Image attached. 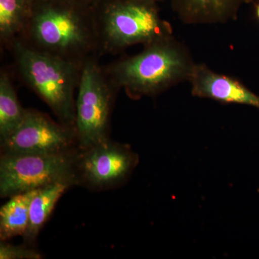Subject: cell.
<instances>
[{
	"label": "cell",
	"mask_w": 259,
	"mask_h": 259,
	"mask_svg": "<svg viewBox=\"0 0 259 259\" xmlns=\"http://www.w3.org/2000/svg\"><path fill=\"white\" fill-rule=\"evenodd\" d=\"M195 64L189 48L171 35L116 63L110 77L113 86L124 89L131 98L153 97L188 81Z\"/></svg>",
	"instance_id": "6da1fadb"
},
{
	"label": "cell",
	"mask_w": 259,
	"mask_h": 259,
	"mask_svg": "<svg viewBox=\"0 0 259 259\" xmlns=\"http://www.w3.org/2000/svg\"><path fill=\"white\" fill-rule=\"evenodd\" d=\"M25 32L33 49L76 61L99 40L97 23L71 0H33Z\"/></svg>",
	"instance_id": "7a4b0ae2"
},
{
	"label": "cell",
	"mask_w": 259,
	"mask_h": 259,
	"mask_svg": "<svg viewBox=\"0 0 259 259\" xmlns=\"http://www.w3.org/2000/svg\"><path fill=\"white\" fill-rule=\"evenodd\" d=\"M20 72L30 88L50 107L61 123L75 129L76 100L82 64L67 59L15 44ZM76 130V129H75Z\"/></svg>",
	"instance_id": "3957f363"
},
{
	"label": "cell",
	"mask_w": 259,
	"mask_h": 259,
	"mask_svg": "<svg viewBox=\"0 0 259 259\" xmlns=\"http://www.w3.org/2000/svg\"><path fill=\"white\" fill-rule=\"evenodd\" d=\"M97 23L99 40L108 50L146 44L173 35L156 3L144 0H118L109 5Z\"/></svg>",
	"instance_id": "277c9868"
},
{
	"label": "cell",
	"mask_w": 259,
	"mask_h": 259,
	"mask_svg": "<svg viewBox=\"0 0 259 259\" xmlns=\"http://www.w3.org/2000/svg\"><path fill=\"white\" fill-rule=\"evenodd\" d=\"M79 150L61 153H1L0 197L10 198L58 182L76 186L75 163Z\"/></svg>",
	"instance_id": "5b68a950"
},
{
	"label": "cell",
	"mask_w": 259,
	"mask_h": 259,
	"mask_svg": "<svg viewBox=\"0 0 259 259\" xmlns=\"http://www.w3.org/2000/svg\"><path fill=\"white\" fill-rule=\"evenodd\" d=\"M113 94L111 85L97 64L89 60L83 63L75 122L79 149H86L110 139Z\"/></svg>",
	"instance_id": "8992f818"
},
{
	"label": "cell",
	"mask_w": 259,
	"mask_h": 259,
	"mask_svg": "<svg viewBox=\"0 0 259 259\" xmlns=\"http://www.w3.org/2000/svg\"><path fill=\"white\" fill-rule=\"evenodd\" d=\"M139 163L129 145L110 139L86 149H79L75 163L76 186L105 191L125 185Z\"/></svg>",
	"instance_id": "52a82bcc"
},
{
	"label": "cell",
	"mask_w": 259,
	"mask_h": 259,
	"mask_svg": "<svg viewBox=\"0 0 259 259\" xmlns=\"http://www.w3.org/2000/svg\"><path fill=\"white\" fill-rule=\"evenodd\" d=\"M1 153H61L79 149L76 130L27 110L18 127L0 141Z\"/></svg>",
	"instance_id": "ba28073f"
},
{
	"label": "cell",
	"mask_w": 259,
	"mask_h": 259,
	"mask_svg": "<svg viewBox=\"0 0 259 259\" xmlns=\"http://www.w3.org/2000/svg\"><path fill=\"white\" fill-rule=\"evenodd\" d=\"M188 82L192 96L226 104H237L259 110V95L239 80L220 74L207 64L194 65Z\"/></svg>",
	"instance_id": "9c48e42d"
},
{
	"label": "cell",
	"mask_w": 259,
	"mask_h": 259,
	"mask_svg": "<svg viewBox=\"0 0 259 259\" xmlns=\"http://www.w3.org/2000/svg\"><path fill=\"white\" fill-rule=\"evenodd\" d=\"M253 1L171 0V6L182 23L192 25H215L234 21L241 8Z\"/></svg>",
	"instance_id": "30bf717a"
},
{
	"label": "cell",
	"mask_w": 259,
	"mask_h": 259,
	"mask_svg": "<svg viewBox=\"0 0 259 259\" xmlns=\"http://www.w3.org/2000/svg\"><path fill=\"white\" fill-rule=\"evenodd\" d=\"M72 187L66 182H58L36 190L29 207L28 228L23 236L25 244L32 245L35 243L57 202L66 191Z\"/></svg>",
	"instance_id": "8fae6325"
},
{
	"label": "cell",
	"mask_w": 259,
	"mask_h": 259,
	"mask_svg": "<svg viewBox=\"0 0 259 259\" xmlns=\"http://www.w3.org/2000/svg\"><path fill=\"white\" fill-rule=\"evenodd\" d=\"M37 190L15 194L0 208V241L25 234L29 221L30 200Z\"/></svg>",
	"instance_id": "7c38bea8"
},
{
	"label": "cell",
	"mask_w": 259,
	"mask_h": 259,
	"mask_svg": "<svg viewBox=\"0 0 259 259\" xmlns=\"http://www.w3.org/2000/svg\"><path fill=\"white\" fill-rule=\"evenodd\" d=\"M33 0H0V35L5 41L25 32Z\"/></svg>",
	"instance_id": "4fadbf2b"
},
{
	"label": "cell",
	"mask_w": 259,
	"mask_h": 259,
	"mask_svg": "<svg viewBox=\"0 0 259 259\" xmlns=\"http://www.w3.org/2000/svg\"><path fill=\"white\" fill-rule=\"evenodd\" d=\"M26 111L20 105L8 75L3 73L0 77V141L18 127Z\"/></svg>",
	"instance_id": "5bb4252c"
},
{
	"label": "cell",
	"mask_w": 259,
	"mask_h": 259,
	"mask_svg": "<svg viewBox=\"0 0 259 259\" xmlns=\"http://www.w3.org/2000/svg\"><path fill=\"white\" fill-rule=\"evenodd\" d=\"M41 253L30 245H15L0 242V259H41Z\"/></svg>",
	"instance_id": "9a60e30c"
},
{
	"label": "cell",
	"mask_w": 259,
	"mask_h": 259,
	"mask_svg": "<svg viewBox=\"0 0 259 259\" xmlns=\"http://www.w3.org/2000/svg\"><path fill=\"white\" fill-rule=\"evenodd\" d=\"M255 17H256V18L258 19V20L259 21V2L258 3H257L256 5H255Z\"/></svg>",
	"instance_id": "2e32d148"
},
{
	"label": "cell",
	"mask_w": 259,
	"mask_h": 259,
	"mask_svg": "<svg viewBox=\"0 0 259 259\" xmlns=\"http://www.w3.org/2000/svg\"><path fill=\"white\" fill-rule=\"evenodd\" d=\"M144 1L150 2V3H156V4H157L158 3L163 1V0H144Z\"/></svg>",
	"instance_id": "e0dca14e"
},
{
	"label": "cell",
	"mask_w": 259,
	"mask_h": 259,
	"mask_svg": "<svg viewBox=\"0 0 259 259\" xmlns=\"http://www.w3.org/2000/svg\"><path fill=\"white\" fill-rule=\"evenodd\" d=\"M71 1L74 2V3L79 4V3H80V2H88L90 1V0H71Z\"/></svg>",
	"instance_id": "ac0fdd59"
}]
</instances>
